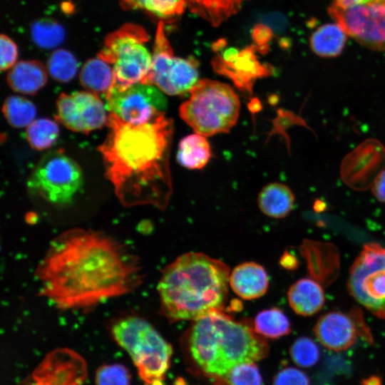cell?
Wrapping results in <instances>:
<instances>
[{"instance_id": "obj_10", "label": "cell", "mask_w": 385, "mask_h": 385, "mask_svg": "<svg viewBox=\"0 0 385 385\" xmlns=\"http://www.w3.org/2000/svg\"><path fill=\"white\" fill-rule=\"evenodd\" d=\"M198 76L194 60L173 55L160 21L155 34L152 66L141 83L155 86L168 95L176 96L190 92L198 81Z\"/></svg>"}, {"instance_id": "obj_36", "label": "cell", "mask_w": 385, "mask_h": 385, "mask_svg": "<svg viewBox=\"0 0 385 385\" xmlns=\"http://www.w3.org/2000/svg\"><path fill=\"white\" fill-rule=\"evenodd\" d=\"M273 385H310L307 375L294 367H287L275 376Z\"/></svg>"}, {"instance_id": "obj_21", "label": "cell", "mask_w": 385, "mask_h": 385, "mask_svg": "<svg viewBox=\"0 0 385 385\" xmlns=\"http://www.w3.org/2000/svg\"><path fill=\"white\" fill-rule=\"evenodd\" d=\"M47 74L44 66L37 61H21L12 66L8 73L7 82L15 91L34 94L46 83Z\"/></svg>"}, {"instance_id": "obj_27", "label": "cell", "mask_w": 385, "mask_h": 385, "mask_svg": "<svg viewBox=\"0 0 385 385\" xmlns=\"http://www.w3.org/2000/svg\"><path fill=\"white\" fill-rule=\"evenodd\" d=\"M252 326L258 334L271 339L284 337L292 332L288 317L277 307L259 312L254 319Z\"/></svg>"}, {"instance_id": "obj_14", "label": "cell", "mask_w": 385, "mask_h": 385, "mask_svg": "<svg viewBox=\"0 0 385 385\" xmlns=\"http://www.w3.org/2000/svg\"><path fill=\"white\" fill-rule=\"evenodd\" d=\"M319 342L327 349L343 351L349 349L360 336L369 343L374 342L370 330L363 320L362 314L354 309L346 314L330 312L322 315L314 327Z\"/></svg>"}, {"instance_id": "obj_9", "label": "cell", "mask_w": 385, "mask_h": 385, "mask_svg": "<svg viewBox=\"0 0 385 385\" xmlns=\"http://www.w3.org/2000/svg\"><path fill=\"white\" fill-rule=\"evenodd\" d=\"M347 287L356 301L385 319V247L364 245L349 269Z\"/></svg>"}, {"instance_id": "obj_5", "label": "cell", "mask_w": 385, "mask_h": 385, "mask_svg": "<svg viewBox=\"0 0 385 385\" xmlns=\"http://www.w3.org/2000/svg\"><path fill=\"white\" fill-rule=\"evenodd\" d=\"M115 342L131 357L143 385H165L172 346L145 319L126 316L111 327Z\"/></svg>"}, {"instance_id": "obj_20", "label": "cell", "mask_w": 385, "mask_h": 385, "mask_svg": "<svg viewBox=\"0 0 385 385\" xmlns=\"http://www.w3.org/2000/svg\"><path fill=\"white\" fill-rule=\"evenodd\" d=\"M289 304L301 316L309 317L317 313L324 304V294L321 284L311 278H302L289 287Z\"/></svg>"}, {"instance_id": "obj_29", "label": "cell", "mask_w": 385, "mask_h": 385, "mask_svg": "<svg viewBox=\"0 0 385 385\" xmlns=\"http://www.w3.org/2000/svg\"><path fill=\"white\" fill-rule=\"evenodd\" d=\"M2 111L8 123L15 128L27 127L34 121L36 114L32 102L17 96H9L5 100Z\"/></svg>"}, {"instance_id": "obj_4", "label": "cell", "mask_w": 385, "mask_h": 385, "mask_svg": "<svg viewBox=\"0 0 385 385\" xmlns=\"http://www.w3.org/2000/svg\"><path fill=\"white\" fill-rule=\"evenodd\" d=\"M183 345L195 367L216 385H225L231 370L267 356L269 346L247 320L236 321L224 311L194 320Z\"/></svg>"}, {"instance_id": "obj_6", "label": "cell", "mask_w": 385, "mask_h": 385, "mask_svg": "<svg viewBox=\"0 0 385 385\" xmlns=\"http://www.w3.org/2000/svg\"><path fill=\"white\" fill-rule=\"evenodd\" d=\"M180 107V116L194 131L205 137L227 133L240 113V100L227 84L202 79L190 91Z\"/></svg>"}, {"instance_id": "obj_28", "label": "cell", "mask_w": 385, "mask_h": 385, "mask_svg": "<svg viewBox=\"0 0 385 385\" xmlns=\"http://www.w3.org/2000/svg\"><path fill=\"white\" fill-rule=\"evenodd\" d=\"M125 10L142 9L160 18L180 14L187 5V0H120Z\"/></svg>"}, {"instance_id": "obj_26", "label": "cell", "mask_w": 385, "mask_h": 385, "mask_svg": "<svg viewBox=\"0 0 385 385\" xmlns=\"http://www.w3.org/2000/svg\"><path fill=\"white\" fill-rule=\"evenodd\" d=\"M211 156L210 145L205 136L195 133L184 137L179 143L177 161L188 169H200Z\"/></svg>"}, {"instance_id": "obj_8", "label": "cell", "mask_w": 385, "mask_h": 385, "mask_svg": "<svg viewBox=\"0 0 385 385\" xmlns=\"http://www.w3.org/2000/svg\"><path fill=\"white\" fill-rule=\"evenodd\" d=\"M82 185L80 167L61 150L45 154L27 182L31 193L57 205L70 203Z\"/></svg>"}, {"instance_id": "obj_41", "label": "cell", "mask_w": 385, "mask_h": 385, "mask_svg": "<svg viewBox=\"0 0 385 385\" xmlns=\"http://www.w3.org/2000/svg\"><path fill=\"white\" fill-rule=\"evenodd\" d=\"M371 0H334L333 3L342 8H350L366 4Z\"/></svg>"}, {"instance_id": "obj_15", "label": "cell", "mask_w": 385, "mask_h": 385, "mask_svg": "<svg viewBox=\"0 0 385 385\" xmlns=\"http://www.w3.org/2000/svg\"><path fill=\"white\" fill-rule=\"evenodd\" d=\"M56 118L73 131L87 133L106 125L108 116L97 94L76 91L59 96Z\"/></svg>"}, {"instance_id": "obj_39", "label": "cell", "mask_w": 385, "mask_h": 385, "mask_svg": "<svg viewBox=\"0 0 385 385\" xmlns=\"http://www.w3.org/2000/svg\"><path fill=\"white\" fill-rule=\"evenodd\" d=\"M371 188L376 200L385 203V169L376 177Z\"/></svg>"}, {"instance_id": "obj_24", "label": "cell", "mask_w": 385, "mask_h": 385, "mask_svg": "<svg viewBox=\"0 0 385 385\" xmlns=\"http://www.w3.org/2000/svg\"><path fill=\"white\" fill-rule=\"evenodd\" d=\"M81 85L96 94H106L114 83V73L111 64L101 58L87 61L79 75Z\"/></svg>"}, {"instance_id": "obj_2", "label": "cell", "mask_w": 385, "mask_h": 385, "mask_svg": "<svg viewBox=\"0 0 385 385\" xmlns=\"http://www.w3.org/2000/svg\"><path fill=\"white\" fill-rule=\"evenodd\" d=\"M106 125L109 132L98 150L120 202L125 207L164 209L172 191L168 156L173 120L163 113L133 125L110 113Z\"/></svg>"}, {"instance_id": "obj_43", "label": "cell", "mask_w": 385, "mask_h": 385, "mask_svg": "<svg viewBox=\"0 0 385 385\" xmlns=\"http://www.w3.org/2000/svg\"><path fill=\"white\" fill-rule=\"evenodd\" d=\"M20 385H39L31 377L24 381Z\"/></svg>"}, {"instance_id": "obj_23", "label": "cell", "mask_w": 385, "mask_h": 385, "mask_svg": "<svg viewBox=\"0 0 385 385\" xmlns=\"http://www.w3.org/2000/svg\"><path fill=\"white\" fill-rule=\"evenodd\" d=\"M347 36L337 22L324 24L312 33L309 40L311 49L321 57L338 56L344 48Z\"/></svg>"}, {"instance_id": "obj_42", "label": "cell", "mask_w": 385, "mask_h": 385, "mask_svg": "<svg viewBox=\"0 0 385 385\" xmlns=\"http://www.w3.org/2000/svg\"><path fill=\"white\" fill-rule=\"evenodd\" d=\"M361 385H382L381 381L379 377L376 376H371L361 382Z\"/></svg>"}, {"instance_id": "obj_12", "label": "cell", "mask_w": 385, "mask_h": 385, "mask_svg": "<svg viewBox=\"0 0 385 385\" xmlns=\"http://www.w3.org/2000/svg\"><path fill=\"white\" fill-rule=\"evenodd\" d=\"M328 12L360 44L385 51V0H371L350 8L332 3Z\"/></svg>"}, {"instance_id": "obj_17", "label": "cell", "mask_w": 385, "mask_h": 385, "mask_svg": "<svg viewBox=\"0 0 385 385\" xmlns=\"http://www.w3.org/2000/svg\"><path fill=\"white\" fill-rule=\"evenodd\" d=\"M31 377L39 385H81L87 377L84 359L68 348L48 353Z\"/></svg>"}, {"instance_id": "obj_35", "label": "cell", "mask_w": 385, "mask_h": 385, "mask_svg": "<svg viewBox=\"0 0 385 385\" xmlns=\"http://www.w3.org/2000/svg\"><path fill=\"white\" fill-rule=\"evenodd\" d=\"M128 370L121 364L103 365L96 371V385H130Z\"/></svg>"}, {"instance_id": "obj_13", "label": "cell", "mask_w": 385, "mask_h": 385, "mask_svg": "<svg viewBox=\"0 0 385 385\" xmlns=\"http://www.w3.org/2000/svg\"><path fill=\"white\" fill-rule=\"evenodd\" d=\"M384 169L385 146L375 138H368L342 159L340 176L348 187L362 191L370 188Z\"/></svg>"}, {"instance_id": "obj_18", "label": "cell", "mask_w": 385, "mask_h": 385, "mask_svg": "<svg viewBox=\"0 0 385 385\" xmlns=\"http://www.w3.org/2000/svg\"><path fill=\"white\" fill-rule=\"evenodd\" d=\"M299 252L305 258L312 279L323 285L334 281L339 270V252L331 243L304 240Z\"/></svg>"}, {"instance_id": "obj_16", "label": "cell", "mask_w": 385, "mask_h": 385, "mask_svg": "<svg viewBox=\"0 0 385 385\" xmlns=\"http://www.w3.org/2000/svg\"><path fill=\"white\" fill-rule=\"evenodd\" d=\"M255 46L242 50L230 48L217 56L212 61L218 73L230 78L242 91L250 93L255 81L272 73V68L262 63L256 55Z\"/></svg>"}, {"instance_id": "obj_40", "label": "cell", "mask_w": 385, "mask_h": 385, "mask_svg": "<svg viewBox=\"0 0 385 385\" xmlns=\"http://www.w3.org/2000/svg\"><path fill=\"white\" fill-rule=\"evenodd\" d=\"M280 264L286 269L293 270L297 267L298 262L294 255L285 252L281 257Z\"/></svg>"}, {"instance_id": "obj_25", "label": "cell", "mask_w": 385, "mask_h": 385, "mask_svg": "<svg viewBox=\"0 0 385 385\" xmlns=\"http://www.w3.org/2000/svg\"><path fill=\"white\" fill-rule=\"evenodd\" d=\"M247 0H187L190 10L214 26L240 11Z\"/></svg>"}, {"instance_id": "obj_19", "label": "cell", "mask_w": 385, "mask_h": 385, "mask_svg": "<svg viewBox=\"0 0 385 385\" xmlns=\"http://www.w3.org/2000/svg\"><path fill=\"white\" fill-rule=\"evenodd\" d=\"M229 284L232 291L244 299L262 297L269 287V277L265 268L254 262L236 266L230 274Z\"/></svg>"}, {"instance_id": "obj_34", "label": "cell", "mask_w": 385, "mask_h": 385, "mask_svg": "<svg viewBox=\"0 0 385 385\" xmlns=\"http://www.w3.org/2000/svg\"><path fill=\"white\" fill-rule=\"evenodd\" d=\"M225 385H262V379L255 363H244L231 370Z\"/></svg>"}, {"instance_id": "obj_22", "label": "cell", "mask_w": 385, "mask_h": 385, "mask_svg": "<svg viewBox=\"0 0 385 385\" xmlns=\"http://www.w3.org/2000/svg\"><path fill=\"white\" fill-rule=\"evenodd\" d=\"M292 190L280 183H271L262 188L257 197V205L265 215L273 218L286 217L294 205Z\"/></svg>"}, {"instance_id": "obj_11", "label": "cell", "mask_w": 385, "mask_h": 385, "mask_svg": "<svg viewBox=\"0 0 385 385\" xmlns=\"http://www.w3.org/2000/svg\"><path fill=\"white\" fill-rule=\"evenodd\" d=\"M157 86L137 83L125 88L112 86L105 95L106 107L123 120L143 124L165 113L167 99Z\"/></svg>"}, {"instance_id": "obj_37", "label": "cell", "mask_w": 385, "mask_h": 385, "mask_svg": "<svg viewBox=\"0 0 385 385\" xmlns=\"http://www.w3.org/2000/svg\"><path fill=\"white\" fill-rule=\"evenodd\" d=\"M1 70L6 71L16 64L18 49L16 43L6 35L1 34Z\"/></svg>"}, {"instance_id": "obj_7", "label": "cell", "mask_w": 385, "mask_h": 385, "mask_svg": "<svg viewBox=\"0 0 385 385\" xmlns=\"http://www.w3.org/2000/svg\"><path fill=\"white\" fill-rule=\"evenodd\" d=\"M148 40L145 29L130 23L107 36L98 57L112 65L115 78L113 86L123 88L143 83L153 61V56L144 46Z\"/></svg>"}, {"instance_id": "obj_1", "label": "cell", "mask_w": 385, "mask_h": 385, "mask_svg": "<svg viewBox=\"0 0 385 385\" xmlns=\"http://www.w3.org/2000/svg\"><path fill=\"white\" fill-rule=\"evenodd\" d=\"M35 276L39 294L58 309H87L134 291L143 281L138 257L102 232L68 230L52 240Z\"/></svg>"}, {"instance_id": "obj_33", "label": "cell", "mask_w": 385, "mask_h": 385, "mask_svg": "<svg viewBox=\"0 0 385 385\" xmlns=\"http://www.w3.org/2000/svg\"><path fill=\"white\" fill-rule=\"evenodd\" d=\"M289 353L294 364L304 368L315 365L320 356L317 344L307 337L297 338L292 344Z\"/></svg>"}, {"instance_id": "obj_31", "label": "cell", "mask_w": 385, "mask_h": 385, "mask_svg": "<svg viewBox=\"0 0 385 385\" xmlns=\"http://www.w3.org/2000/svg\"><path fill=\"white\" fill-rule=\"evenodd\" d=\"M47 68L53 79L59 82H68L76 73L78 63L70 51L58 49L51 54Z\"/></svg>"}, {"instance_id": "obj_30", "label": "cell", "mask_w": 385, "mask_h": 385, "mask_svg": "<svg viewBox=\"0 0 385 385\" xmlns=\"http://www.w3.org/2000/svg\"><path fill=\"white\" fill-rule=\"evenodd\" d=\"M26 133L29 145L34 149L42 150L53 145L58 136L59 128L55 121L41 118L29 124Z\"/></svg>"}, {"instance_id": "obj_3", "label": "cell", "mask_w": 385, "mask_h": 385, "mask_svg": "<svg viewBox=\"0 0 385 385\" xmlns=\"http://www.w3.org/2000/svg\"><path fill=\"white\" fill-rule=\"evenodd\" d=\"M230 274L225 262L204 253L179 256L161 272L158 284L160 314L176 322L224 311Z\"/></svg>"}, {"instance_id": "obj_32", "label": "cell", "mask_w": 385, "mask_h": 385, "mask_svg": "<svg viewBox=\"0 0 385 385\" xmlns=\"http://www.w3.org/2000/svg\"><path fill=\"white\" fill-rule=\"evenodd\" d=\"M64 36L63 27L52 19L38 20L31 27V36L34 43L42 48L55 47L63 41Z\"/></svg>"}, {"instance_id": "obj_38", "label": "cell", "mask_w": 385, "mask_h": 385, "mask_svg": "<svg viewBox=\"0 0 385 385\" xmlns=\"http://www.w3.org/2000/svg\"><path fill=\"white\" fill-rule=\"evenodd\" d=\"M272 36L271 30L265 25L258 24L252 31V38L256 43L255 46L262 53L267 50L268 42Z\"/></svg>"}]
</instances>
